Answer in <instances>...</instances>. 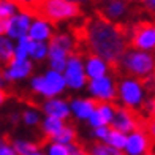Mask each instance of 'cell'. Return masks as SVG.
Returning <instances> with one entry per match:
<instances>
[{
  "label": "cell",
  "mask_w": 155,
  "mask_h": 155,
  "mask_svg": "<svg viewBox=\"0 0 155 155\" xmlns=\"http://www.w3.org/2000/svg\"><path fill=\"white\" fill-rule=\"evenodd\" d=\"M131 29V27H130ZM130 29L114 25L100 18H94L86 22V46L89 54L97 55L111 68H119L124 54L128 48Z\"/></svg>",
  "instance_id": "6da1fadb"
},
{
  "label": "cell",
  "mask_w": 155,
  "mask_h": 155,
  "mask_svg": "<svg viewBox=\"0 0 155 155\" xmlns=\"http://www.w3.org/2000/svg\"><path fill=\"white\" fill-rule=\"evenodd\" d=\"M21 13L27 16L37 18V21H45V22H59V21L73 19L81 15L79 5L71 3L68 0H35L19 8Z\"/></svg>",
  "instance_id": "7a4b0ae2"
},
{
  "label": "cell",
  "mask_w": 155,
  "mask_h": 155,
  "mask_svg": "<svg viewBox=\"0 0 155 155\" xmlns=\"http://www.w3.org/2000/svg\"><path fill=\"white\" fill-rule=\"evenodd\" d=\"M119 67H124L127 73L139 78V82H144L150 79V74L153 73V57L141 51H127Z\"/></svg>",
  "instance_id": "3957f363"
},
{
  "label": "cell",
  "mask_w": 155,
  "mask_h": 155,
  "mask_svg": "<svg viewBox=\"0 0 155 155\" xmlns=\"http://www.w3.org/2000/svg\"><path fill=\"white\" fill-rule=\"evenodd\" d=\"M128 45L133 51H152L155 46V29L150 21H138L131 25Z\"/></svg>",
  "instance_id": "277c9868"
},
{
  "label": "cell",
  "mask_w": 155,
  "mask_h": 155,
  "mask_svg": "<svg viewBox=\"0 0 155 155\" xmlns=\"http://www.w3.org/2000/svg\"><path fill=\"white\" fill-rule=\"evenodd\" d=\"M65 79L63 74L54 70H49L45 76H37L32 81V87L37 94L43 95L46 98H54L55 95H59L60 92H63L65 89Z\"/></svg>",
  "instance_id": "5b68a950"
},
{
  "label": "cell",
  "mask_w": 155,
  "mask_h": 155,
  "mask_svg": "<svg viewBox=\"0 0 155 155\" xmlns=\"http://www.w3.org/2000/svg\"><path fill=\"white\" fill-rule=\"evenodd\" d=\"M119 95L125 108L138 112L144 103V86L135 79H124L119 86Z\"/></svg>",
  "instance_id": "8992f818"
},
{
  "label": "cell",
  "mask_w": 155,
  "mask_h": 155,
  "mask_svg": "<svg viewBox=\"0 0 155 155\" xmlns=\"http://www.w3.org/2000/svg\"><path fill=\"white\" fill-rule=\"evenodd\" d=\"M152 127H146V128H138L131 131L125 141L124 153L125 155H146L150 150V133Z\"/></svg>",
  "instance_id": "52a82bcc"
},
{
  "label": "cell",
  "mask_w": 155,
  "mask_h": 155,
  "mask_svg": "<svg viewBox=\"0 0 155 155\" xmlns=\"http://www.w3.org/2000/svg\"><path fill=\"white\" fill-rule=\"evenodd\" d=\"M65 84L71 89H81L86 84V73H84V65L81 57L74 54H70L67 63H65Z\"/></svg>",
  "instance_id": "ba28073f"
},
{
  "label": "cell",
  "mask_w": 155,
  "mask_h": 155,
  "mask_svg": "<svg viewBox=\"0 0 155 155\" xmlns=\"http://www.w3.org/2000/svg\"><path fill=\"white\" fill-rule=\"evenodd\" d=\"M89 90L97 98V101H100V103L101 101H114L117 98L116 82L109 76H103V78H98V79H90Z\"/></svg>",
  "instance_id": "9c48e42d"
},
{
  "label": "cell",
  "mask_w": 155,
  "mask_h": 155,
  "mask_svg": "<svg viewBox=\"0 0 155 155\" xmlns=\"http://www.w3.org/2000/svg\"><path fill=\"white\" fill-rule=\"evenodd\" d=\"M29 29H30V16L24 15H15L11 19H8V29H6V35L10 38H22V37H27L29 33Z\"/></svg>",
  "instance_id": "30bf717a"
},
{
  "label": "cell",
  "mask_w": 155,
  "mask_h": 155,
  "mask_svg": "<svg viewBox=\"0 0 155 155\" xmlns=\"http://www.w3.org/2000/svg\"><path fill=\"white\" fill-rule=\"evenodd\" d=\"M33 70V65L30 60H13L8 68L2 71V76L3 79H8V81H13V79H22V78H27Z\"/></svg>",
  "instance_id": "8fae6325"
},
{
  "label": "cell",
  "mask_w": 155,
  "mask_h": 155,
  "mask_svg": "<svg viewBox=\"0 0 155 155\" xmlns=\"http://www.w3.org/2000/svg\"><path fill=\"white\" fill-rule=\"evenodd\" d=\"M48 55H49V63L54 71H63L65 70V63L68 59V52L63 49L62 46H59L55 41L51 40V43L48 46Z\"/></svg>",
  "instance_id": "7c38bea8"
},
{
  "label": "cell",
  "mask_w": 155,
  "mask_h": 155,
  "mask_svg": "<svg viewBox=\"0 0 155 155\" xmlns=\"http://www.w3.org/2000/svg\"><path fill=\"white\" fill-rule=\"evenodd\" d=\"M108 63L101 60L100 57L97 55L89 54L87 55V60H86V68H84V73H86L90 79H98V78H103L106 76L108 73Z\"/></svg>",
  "instance_id": "4fadbf2b"
},
{
  "label": "cell",
  "mask_w": 155,
  "mask_h": 155,
  "mask_svg": "<svg viewBox=\"0 0 155 155\" xmlns=\"http://www.w3.org/2000/svg\"><path fill=\"white\" fill-rule=\"evenodd\" d=\"M43 109L48 114V117H55V119H67L70 116V106L67 101L57 100V98H49V100L43 104Z\"/></svg>",
  "instance_id": "5bb4252c"
},
{
  "label": "cell",
  "mask_w": 155,
  "mask_h": 155,
  "mask_svg": "<svg viewBox=\"0 0 155 155\" xmlns=\"http://www.w3.org/2000/svg\"><path fill=\"white\" fill-rule=\"evenodd\" d=\"M51 35H52V27L48 22H45V21H35L33 24H30L27 37L32 41H41V43H45V40H49Z\"/></svg>",
  "instance_id": "9a60e30c"
},
{
  "label": "cell",
  "mask_w": 155,
  "mask_h": 155,
  "mask_svg": "<svg viewBox=\"0 0 155 155\" xmlns=\"http://www.w3.org/2000/svg\"><path fill=\"white\" fill-rule=\"evenodd\" d=\"M98 103L100 101L92 100V98L90 100H73L71 106H70V111H73L78 119H89L90 114L95 111Z\"/></svg>",
  "instance_id": "2e32d148"
},
{
  "label": "cell",
  "mask_w": 155,
  "mask_h": 155,
  "mask_svg": "<svg viewBox=\"0 0 155 155\" xmlns=\"http://www.w3.org/2000/svg\"><path fill=\"white\" fill-rule=\"evenodd\" d=\"M13 150L16 155H30L33 152L40 150V146L37 143H32V141H24V139H16L15 143L11 144Z\"/></svg>",
  "instance_id": "e0dca14e"
},
{
  "label": "cell",
  "mask_w": 155,
  "mask_h": 155,
  "mask_svg": "<svg viewBox=\"0 0 155 155\" xmlns=\"http://www.w3.org/2000/svg\"><path fill=\"white\" fill-rule=\"evenodd\" d=\"M89 155H125L122 150H117L114 149V147H111L108 144H104V143H94V144H90L89 146V149L86 150Z\"/></svg>",
  "instance_id": "ac0fdd59"
},
{
  "label": "cell",
  "mask_w": 155,
  "mask_h": 155,
  "mask_svg": "<svg viewBox=\"0 0 155 155\" xmlns=\"http://www.w3.org/2000/svg\"><path fill=\"white\" fill-rule=\"evenodd\" d=\"M54 143H59V144H63V146H70L76 141V131L73 127L70 125H63V128L52 138Z\"/></svg>",
  "instance_id": "d6986e66"
},
{
  "label": "cell",
  "mask_w": 155,
  "mask_h": 155,
  "mask_svg": "<svg viewBox=\"0 0 155 155\" xmlns=\"http://www.w3.org/2000/svg\"><path fill=\"white\" fill-rule=\"evenodd\" d=\"M62 128H63V120H60V119L46 117V120L43 122V131L48 139H52Z\"/></svg>",
  "instance_id": "ffe728a7"
},
{
  "label": "cell",
  "mask_w": 155,
  "mask_h": 155,
  "mask_svg": "<svg viewBox=\"0 0 155 155\" xmlns=\"http://www.w3.org/2000/svg\"><path fill=\"white\" fill-rule=\"evenodd\" d=\"M125 141H127V135H124V133L117 131V130L109 128V133H108V138H106V141H104V144L114 147V149H117V150H124Z\"/></svg>",
  "instance_id": "44dd1931"
},
{
  "label": "cell",
  "mask_w": 155,
  "mask_h": 155,
  "mask_svg": "<svg viewBox=\"0 0 155 155\" xmlns=\"http://www.w3.org/2000/svg\"><path fill=\"white\" fill-rule=\"evenodd\" d=\"M29 55L33 60H43L48 55V46L41 41H32L29 48Z\"/></svg>",
  "instance_id": "7402d4cb"
},
{
  "label": "cell",
  "mask_w": 155,
  "mask_h": 155,
  "mask_svg": "<svg viewBox=\"0 0 155 155\" xmlns=\"http://www.w3.org/2000/svg\"><path fill=\"white\" fill-rule=\"evenodd\" d=\"M95 111L100 114V117L104 120V124H106V125L111 124L112 116H114V106H112V104H109V103H98Z\"/></svg>",
  "instance_id": "603a6c76"
},
{
  "label": "cell",
  "mask_w": 155,
  "mask_h": 155,
  "mask_svg": "<svg viewBox=\"0 0 155 155\" xmlns=\"http://www.w3.org/2000/svg\"><path fill=\"white\" fill-rule=\"evenodd\" d=\"M16 15V6L10 0H0V19H11Z\"/></svg>",
  "instance_id": "cb8c5ba5"
},
{
  "label": "cell",
  "mask_w": 155,
  "mask_h": 155,
  "mask_svg": "<svg viewBox=\"0 0 155 155\" xmlns=\"http://www.w3.org/2000/svg\"><path fill=\"white\" fill-rule=\"evenodd\" d=\"M48 153L46 155H71L70 153V149L68 146H63V144H59V143H49L48 144Z\"/></svg>",
  "instance_id": "d4e9b609"
},
{
  "label": "cell",
  "mask_w": 155,
  "mask_h": 155,
  "mask_svg": "<svg viewBox=\"0 0 155 155\" xmlns=\"http://www.w3.org/2000/svg\"><path fill=\"white\" fill-rule=\"evenodd\" d=\"M22 119H24V122L27 124V125H30V127H33V125H38L40 124V112L38 111H25L24 112V116H22Z\"/></svg>",
  "instance_id": "484cf974"
},
{
  "label": "cell",
  "mask_w": 155,
  "mask_h": 155,
  "mask_svg": "<svg viewBox=\"0 0 155 155\" xmlns=\"http://www.w3.org/2000/svg\"><path fill=\"white\" fill-rule=\"evenodd\" d=\"M108 133H109L108 127H98V128H94V136L100 141V143H104V141H106Z\"/></svg>",
  "instance_id": "4316f807"
},
{
  "label": "cell",
  "mask_w": 155,
  "mask_h": 155,
  "mask_svg": "<svg viewBox=\"0 0 155 155\" xmlns=\"http://www.w3.org/2000/svg\"><path fill=\"white\" fill-rule=\"evenodd\" d=\"M10 2L15 3L16 8H22V6L29 5V3H32V2H35V0H10Z\"/></svg>",
  "instance_id": "83f0119b"
},
{
  "label": "cell",
  "mask_w": 155,
  "mask_h": 155,
  "mask_svg": "<svg viewBox=\"0 0 155 155\" xmlns=\"http://www.w3.org/2000/svg\"><path fill=\"white\" fill-rule=\"evenodd\" d=\"M8 29V19H0V37H3Z\"/></svg>",
  "instance_id": "f1b7e54d"
},
{
  "label": "cell",
  "mask_w": 155,
  "mask_h": 155,
  "mask_svg": "<svg viewBox=\"0 0 155 155\" xmlns=\"http://www.w3.org/2000/svg\"><path fill=\"white\" fill-rule=\"evenodd\" d=\"M143 5H144L146 11L152 13V11H153V6H155V0H144V2H143Z\"/></svg>",
  "instance_id": "f546056e"
},
{
  "label": "cell",
  "mask_w": 155,
  "mask_h": 155,
  "mask_svg": "<svg viewBox=\"0 0 155 155\" xmlns=\"http://www.w3.org/2000/svg\"><path fill=\"white\" fill-rule=\"evenodd\" d=\"M5 98H6V94L3 92V90H2V89H0V104H2V103L5 101Z\"/></svg>",
  "instance_id": "4dcf8cb0"
},
{
  "label": "cell",
  "mask_w": 155,
  "mask_h": 155,
  "mask_svg": "<svg viewBox=\"0 0 155 155\" xmlns=\"http://www.w3.org/2000/svg\"><path fill=\"white\" fill-rule=\"evenodd\" d=\"M68 2H71V3H76V5H79V3H86V2H90V0H68Z\"/></svg>",
  "instance_id": "1f68e13d"
},
{
  "label": "cell",
  "mask_w": 155,
  "mask_h": 155,
  "mask_svg": "<svg viewBox=\"0 0 155 155\" xmlns=\"http://www.w3.org/2000/svg\"><path fill=\"white\" fill-rule=\"evenodd\" d=\"M127 2H133V3H143L144 0H127Z\"/></svg>",
  "instance_id": "d6a6232c"
},
{
  "label": "cell",
  "mask_w": 155,
  "mask_h": 155,
  "mask_svg": "<svg viewBox=\"0 0 155 155\" xmlns=\"http://www.w3.org/2000/svg\"><path fill=\"white\" fill-rule=\"evenodd\" d=\"M76 155H89V153H87L86 150H84V149H82V150H79V152H78Z\"/></svg>",
  "instance_id": "836d02e7"
},
{
  "label": "cell",
  "mask_w": 155,
  "mask_h": 155,
  "mask_svg": "<svg viewBox=\"0 0 155 155\" xmlns=\"http://www.w3.org/2000/svg\"><path fill=\"white\" fill-rule=\"evenodd\" d=\"M30 155H46V153H43V152H40V150H37V152H33V153H30Z\"/></svg>",
  "instance_id": "e575fe53"
},
{
  "label": "cell",
  "mask_w": 155,
  "mask_h": 155,
  "mask_svg": "<svg viewBox=\"0 0 155 155\" xmlns=\"http://www.w3.org/2000/svg\"><path fill=\"white\" fill-rule=\"evenodd\" d=\"M146 155H153V153H150V152H149V153H146Z\"/></svg>",
  "instance_id": "d590c367"
}]
</instances>
